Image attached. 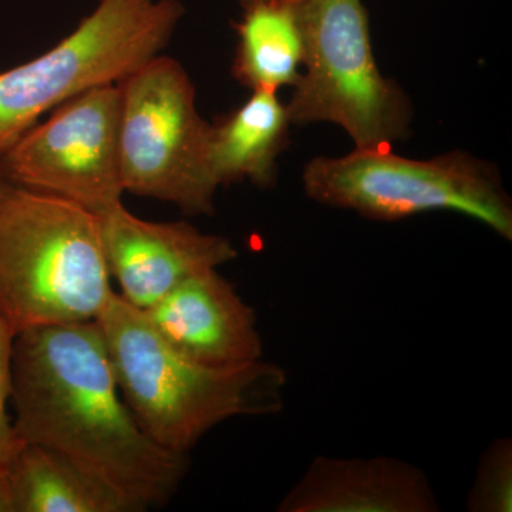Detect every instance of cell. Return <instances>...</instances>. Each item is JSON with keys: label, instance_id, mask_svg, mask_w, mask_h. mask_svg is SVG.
<instances>
[{"label": "cell", "instance_id": "8fae6325", "mask_svg": "<svg viewBox=\"0 0 512 512\" xmlns=\"http://www.w3.org/2000/svg\"><path fill=\"white\" fill-rule=\"evenodd\" d=\"M429 477L394 457H316L279 512H437Z\"/></svg>", "mask_w": 512, "mask_h": 512}, {"label": "cell", "instance_id": "7c38bea8", "mask_svg": "<svg viewBox=\"0 0 512 512\" xmlns=\"http://www.w3.org/2000/svg\"><path fill=\"white\" fill-rule=\"evenodd\" d=\"M291 126L286 104L272 90H252L241 106L210 124L208 167L218 187L242 181L272 187Z\"/></svg>", "mask_w": 512, "mask_h": 512}, {"label": "cell", "instance_id": "9c48e42d", "mask_svg": "<svg viewBox=\"0 0 512 512\" xmlns=\"http://www.w3.org/2000/svg\"><path fill=\"white\" fill-rule=\"evenodd\" d=\"M111 279L121 298L146 311L192 276L234 261L228 238L205 234L185 221H146L123 204L97 215Z\"/></svg>", "mask_w": 512, "mask_h": 512}, {"label": "cell", "instance_id": "52a82bcc", "mask_svg": "<svg viewBox=\"0 0 512 512\" xmlns=\"http://www.w3.org/2000/svg\"><path fill=\"white\" fill-rule=\"evenodd\" d=\"M119 156L124 192L177 205L188 215L215 210L218 185L195 87L183 66L158 55L119 83Z\"/></svg>", "mask_w": 512, "mask_h": 512}, {"label": "cell", "instance_id": "2e32d148", "mask_svg": "<svg viewBox=\"0 0 512 512\" xmlns=\"http://www.w3.org/2000/svg\"><path fill=\"white\" fill-rule=\"evenodd\" d=\"M15 336L8 323L0 318V474L8 470L10 461L22 444L8 412L12 396V352Z\"/></svg>", "mask_w": 512, "mask_h": 512}, {"label": "cell", "instance_id": "7a4b0ae2", "mask_svg": "<svg viewBox=\"0 0 512 512\" xmlns=\"http://www.w3.org/2000/svg\"><path fill=\"white\" fill-rule=\"evenodd\" d=\"M97 323L124 403L141 430L171 453L188 456L229 419L284 409L286 375L274 363L194 362L165 343L144 313L117 292Z\"/></svg>", "mask_w": 512, "mask_h": 512}, {"label": "cell", "instance_id": "277c9868", "mask_svg": "<svg viewBox=\"0 0 512 512\" xmlns=\"http://www.w3.org/2000/svg\"><path fill=\"white\" fill-rule=\"evenodd\" d=\"M296 9L305 57L286 103L292 126L336 124L363 150L412 136V101L377 66L362 0H296Z\"/></svg>", "mask_w": 512, "mask_h": 512}, {"label": "cell", "instance_id": "9a60e30c", "mask_svg": "<svg viewBox=\"0 0 512 512\" xmlns=\"http://www.w3.org/2000/svg\"><path fill=\"white\" fill-rule=\"evenodd\" d=\"M470 512L512 511V440H494L485 448L467 494Z\"/></svg>", "mask_w": 512, "mask_h": 512}, {"label": "cell", "instance_id": "8992f818", "mask_svg": "<svg viewBox=\"0 0 512 512\" xmlns=\"http://www.w3.org/2000/svg\"><path fill=\"white\" fill-rule=\"evenodd\" d=\"M183 16L178 0H101L55 47L0 72V157L60 104L163 55Z\"/></svg>", "mask_w": 512, "mask_h": 512}, {"label": "cell", "instance_id": "4fadbf2b", "mask_svg": "<svg viewBox=\"0 0 512 512\" xmlns=\"http://www.w3.org/2000/svg\"><path fill=\"white\" fill-rule=\"evenodd\" d=\"M9 512H138L56 451L22 441L5 473Z\"/></svg>", "mask_w": 512, "mask_h": 512}, {"label": "cell", "instance_id": "ba28073f", "mask_svg": "<svg viewBox=\"0 0 512 512\" xmlns=\"http://www.w3.org/2000/svg\"><path fill=\"white\" fill-rule=\"evenodd\" d=\"M119 83L93 87L50 111L0 157V181L101 215L123 204Z\"/></svg>", "mask_w": 512, "mask_h": 512}, {"label": "cell", "instance_id": "5b68a950", "mask_svg": "<svg viewBox=\"0 0 512 512\" xmlns=\"http://www.w3.org/2000/svg\"><path fill=\"white\" fill-rule=\"evenodd\" d=\"M302 185L311 200L367 220L456 212L512 241V201L500 173L467 151L416 160L390 148H355L342 157L313 158L303 167Z\"/></svg>", "mask_w": 512, "mask_h": 512}, {"label": "cell", "instance_id": "5bb4252c", "mask_svg": "<svg viewBox=\"0 0 512 512\" xmlns=\"http://www.w3.org/2000/svg\"><path fill=\"white\" fill-rule=\"evenodd\" d=\"M238 35L232 74L252 90L279 92L301 74L305 39L296 0L258 3L235 23Z\"/></svg>", "mask_w": 512, "mask_h": 512}, {"label": "cell", "instance_id": "30bf717a", "mask_svg": "<svg viewBox=\"0 0 512 512\" xmlns=\"http://www.w3.org/2000/svg\"><path fill=\"white\" fill-rule=\"evenodd\" d=\"M141 312L165 343L201 365H248L264 356L254 309L218 269L192 276Z\"/></svg>", "mask_w": 512, "mask_h": 512}, {"label": "cell", "instance_id": "e0dca14e", "mask_svg": "<svg viewBox=\"0 0 512 512\" xmlns=\"http://www.w3.org/2000/svg\"><path fill=\"white\" fill-rule=\"evenodd\" d=\"M239 5L242 8H249V6L258 5V3H266V2H282V0H238Z\"/></svg>", "mask_w": 512, "mask_h": 512}, {"label": "cell", "instance_id": "6da1fadb", "mask_svg": "<svg viewBox=\"0 0 512 512\" xmlns=\"http://www.w3.org/2000/svg\"><path fill=\"white\" fill-rule=\"evenodd\" d=\"M13 426L127 498L138 512L167 504L190 457L158 446L121 397L97 320L15 336Z\"/></svg>", "mask_w": 512, "mask_h": 512}, {"label": "cell", "instance_id": "3957f363", "mask_svg": "<svg viewBox=\"0 0 512 512\" xmlns=\"http://www.w3.org/2000/svg\"><path fill=\"white\" fill-rule=\"evenodd\" d=\"M114 292L97 215L0 181V318L15 335L93 322Z\"/></svg>", "mask_w": 512, "mask_h": 512}]
</instances>
